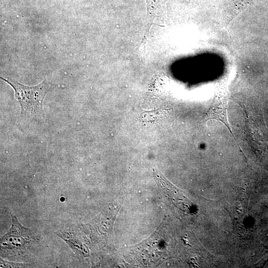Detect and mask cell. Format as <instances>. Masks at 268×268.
<instances>
[{
  "instance_id": "6da1fadb",
  "label": "cell",
  "mask_w": 268,
  "mask_h": 268,
  "mask_svg": "<svg viewBox=\"0 0 268 268\" xmlns=\"http://www.w3.org/2000/svg\"><path fill=\"white\" fill-rule=\"evenodd\" d=\"M0 78L13 88L22 116L29 118L41 116L44 114L43 101L49 89L46 80L36 86H28L10 78Z\"/></svg>"
},
{
  "instance_id": "7a4b0ae2",
  "label": "cell",
  "mask_w": 268,
  "mask_h": 268,
  "mask_svg": "<svg viewBox=\"0 0 268 268\" xmlns=\"http://www.w3.org/2000/svg\"><path fill=\"white\" fill-rule=\"evenodd\" d=\"M11 216L12 226L9 231L1 238V246L11 249H22L31 238L30 231L21 225L15 216Z\"/></svg>"
},
{
  "instance_id": "3957f363",
  "label": "cell",
  "mask_w": 268,
  "mask_h": 268,
  "mask_svg": "<svg viewBox=\"0 0 268 268\" xmlns=\"http://www.w3.org/2000/svg\"><path fill=\"white\" fill-rule=\"evenodd\" d=\"M0 268H5V267H19L18 266H22V264H15L8 263L7 262H4L3 261L0 260Z\"/></svg>"
}]
</instances>
